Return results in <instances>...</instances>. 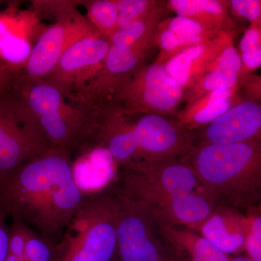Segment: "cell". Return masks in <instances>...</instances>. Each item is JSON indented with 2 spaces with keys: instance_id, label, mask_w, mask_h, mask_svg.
<instances>
[{
  "instance_id": "obj_1",
  "label": "cell",
  "mask_w": 261,
  "mask_h": 261,
  "mask_svg": "<svg viewBox=\"0 0 261 261\" xmlns=\"http://www.w3.org/2000/svg\"><path fill=\"white\" fill-rule=\"evenodd\" d=\"M75 181L71 154L53 148L0 176V211L59 238L87 200Z\"/></svg>"
},
{
  "instance_id": "obj_2",
  "label": "cell",
  "mask_w": 261,
  "mask_h": 261,
  "mask_svg": "<svg viewBox=\"0 0 261 261\" xmlns=\"http://www.w3.org/2000/svg\"><path fill=\"white\" fill-rule=\"evenodd\" d=\"M185 159L218 201L234 208H247L260 202V140L202 144Z\"/></svg>"
},
{
  "instance_id": "obj_3",
  "label": "cell",
  "mask_w": 261,
  "mask_h": 261,
  "mask_svg": "<svg viewBox=\"0 0 261 261\" xmlns=\"http://www.w3.org/2000/svg\"><path fill=\"white\" fill-rule=\"evenodd\" d=\"M116 194L87 202L67 226L57 261H111L116 253Z\"/></svg>"
},
{
  "instance_id": "obj_4",
  "label": "cell",
  "mask_w": 261,
  "mask_h": 261,
  "mask_svg": "<svg viewBox=\"0 0 261 261\" xmlns=\"http://www.w3.org/2000/svg\"><path fill=\"white\" fill-rule=\"evenodd\" d=\"M184 87L166 71L165 65L154 63L141 65L117 83L106 102L125 116L137 113L166 116L178 107Z\"/></svg>"
},
{
  "instance_id": "obj_5",
  "label": "cell",
  "mask_w": 261,
  "mask_h": 261,
  "mask_svg": "<svg viewBox=\"0 0 261 261\" xmlns=\"http://www.w3.org/2000/svg\"><path fill=\"white\" fill-rule=\"evenodd\" d=\"M121 184L118 192L143 206L159 224L200 228L219 202L210 194H176L159 190L130 169L122 173Z\"/></svg>"
},
{
  "instance_id": "obj_6",
  "label": "cell",
  "mask_w": 261,
  "mask_h": 261,
  "mask_svg": "<svg viewBox=\"0 0 261 261\" xmlns=\"http://www.w3.org/2000/svg\"><path fill=\"white\" fill-rule=\"evenodd\" d=\"M53 147L36 117L12 90L0 95V176Z\"/></svg>"
},
{
  "instance_id": "obj_7",
  "label": "cell",
  "mask_w": 261,
  "mask_h": 261,
  "mask_svg": "<svg viewBox=\"0 0 261 261\" xmlns=\"http://www.w3.org/2000/svg\"><path fill=\"white\" fill-rule=\"evenodd\" d=\"M116 196V253L120 260L160 261L161 231L155 220L138 202L118 192Z\"/></svg>"
},
{
  "instance_id": "obj_8",
  "label": "cell",
  "mask_w": 261,
  "mask_h": 261,
  "mask_svg": "<svg viewBox=\"0 0 261 261\" xmlns=\"http://www.w3.org/2000/svg\"><path fill=\"white\" fill-rule=\"evenodd\" d=\"M110 45L108 38L99 33L80 39L67 49L43 80L72 102L102 68Z\"/></svg>"
},
{
  "instance_id": "obj_9",
  "label": "cell",
  "mask_w": 261,
  "mask_h": 261,
  "mask_svg": "<svg viewBox=\"0 0 261 261\" xmlns=\"http://www.w3.org/2000/svg\"><path fill=\"white\" fill-rule=\"evenodd\" d=\"M97 33L79 10L58 20L44 29L37 38L21 74L30 79L45 78L67 49Z\"/></svg>"
},
{
  "instance_id": "obj_10",
  "label": "cell",
  "mask_w": 261,
  "mask_h": 261,
  "mask_svg": "<svg viewBox=\"0 0 261 261\" xmlns=\"http://www.w3.org/2000/svg\"><path fill=\"white\" fill-rule=\"evenodd\" d=\"M134 132L139 161L185 159L194 148L186 127L161 115L144 114L134 125Z\"/></svg>"
},
{
  "instance_id": "obj_11",
  "label": "cell",
  "mask_w": 261,
  "mask_h": 261,
  "mask_svg": "<svg viewBox=\"0 0 261 261\" xmlns=\"http://www.w3.org/2000/svg\"><path fill=\"white\" fill-rule=\"evenodd\" d=\"M94 142L107 150L113 159L123 167L135 162L139 158V147L134 125L126 116L112 105L106 102L95 110Z\"/></svg>"
},
{
  "instance_id": "obj_12",
  "label": "cell",
  "mask_w": 261,
  "mask_h": 261,
  "mask_svg": "<svg viewBox=\"0 0 261 261\" xmlns=\"http://www.w3.org/2000/svg\"><path fill=\"white\" fill-rule=\"evenodd\" d=\"M261 108L254 101L231 106L206 125L203 144L243 143L260 140Z\"/></svg>"
},
{
  "instance_id": "obj_13",
  "label": "cell",
  "mask_w": 261,
  "mask_h": 261,
  "mask_svg": "<svg viewBox=\"0 0 261 261\" xmlns=\"http://www.w3.org/2000/svg\"><path fill=\"white\" fill-rule=\"evenodd\" d=\"M250 217L231 206H217L201 226L202 236L225 254H233L245 247Z\"/></svg>"
},
{
  "instance_id": "obj_14",
  "label": "cell",
  "mask_w": 261,
  "mask_h": 261,
  "mask_svg": "<svg viewBox=\"0 0 261 261\" xmlns=\"http://www.w3.org/2000/svg\"><path fill=\"white\" fill-rule=\"evenodd\" d=\"M36 19L34 12L23 13L14 8L0 13V61L15 73H21L33 47L23 25Z\"/></svg>"
},
{
  "instance_id": "obj_15",
  "label": "cell",
  "mask_w": 261,
  "mask_h": 261,
  "mask_svg": "<svg viewBox=\"0 0 261 261\" xmlns=\"http://www.w3.org/2000/svg\"><path fill=\"white\" fill-rule=\"evenodd\" d=\"M226 5L216 0H171L168 3L176 14L195 20L211 33L232 28Z\"/></svg>"
},
{
  "instance_id": "obj_16",
  "label": "cell",
  "mask_w": 261,
  "mask_h": 261,
  "mask_svg": "<svg viewBox=\"0 0 261 261\" xmlns=\"http://www.w3.org/2000/svg\"><path fill=\"white\" fill-rule=\"evenodd\" d=\"M214 68L199 79L196 87L198 97L220 89H233L241 72L242 61L232 45H226L212 63Z\"/></svg>"
},
{
  "instance_id": "obj_17",
  "label": "cell",
  "mask_w": 261,
  "mask_h": 261,
  "mask_svg": "<svg viewBox=\"0 0 261 261\" xmlns=\"http://www.w3.org/2000/svg\"><path fill=\"white\" fill-rule=\"evenodd\" d=\"M233 89H220L200 98L186 112L181 113L180 123L186 125H207L233 106Z\"/></svg>"
},
{
  "instance_id": "obj_18",
  "label": "cell",
  "mask_w": 261,
  "mask_h": 261,
  "mask_svg": "<svg viewBox=\"0 0 261 261\" xmlns=\"http://www.w3.org/2000/svg\"><path fill=\"white\" fill-rule=\"evenodd\" d=\"M163 238L171 243L185 247L190 252L193 261H228L227 255L214 246L203 236L178 229L176 226L159 224Z\"/></svg>"
},
{
  "instance_id": "obj_19",
  "label": "cell",
  "mask_w": 261,
  "mask_h": 261,
  "mask_svg": "<svg viewBox=\"0 0 261 261\" xmlns=\"http://www.w3.org/2000/svg\"><path fill=\"white\" fill-rule=\"evenodd\" d=\"M163 8L155 7L126 27L117 29L108 38L110 44L132 46L142 41L154 39L156 28L163 16Z\"/></svg>"
},
{
  "instance_id": "obj_20",
  "label": "cell",
  "mask_w": 261,
  "mask_h": 261,
  "mask_svg": "<svg viewBox=\"0 0 261 261\" xmlns=\"http://www.w3.org/2000/svg\"><path fill=\"white\" fill-rule=\"evenodd\" d=\"M87 10V20L98 33L109 38L117 30L118 8L114 0L80 1Z\"/></svg>"
},
{
  "instance_id": "obj_21",
  "label": "cell",
  "mask_w": 261,
  "mask_h": 261,
  "mask_svg": "<svg viewBox=\"0 0 261 261\" xmlns=\"http://www.w3.org/2000/svg\"><path fill=\"white\" fill-rule=\"evenodd\" d=\"M207 44L206 43L192 46L180 51L177 54L171 57L169 61L165 65L166 71L182 87L188 85L190 82V74L194 63L199 57L203 54Z\"/></svg>"
},
{
  "instance_id": "obj_22",
  "label": "cell",
  "mask_w": 261,
  "mask_h": 261,
  "mask_svg": "<svg viewBox=\"0 0 261 261\" xmlns=\"http://www.w3.org/2000/svg\"><path fill=\"white\" fill-rule=\"evenodd\" d=\"M166 28L181 38L186 47L203 44L212 34L195 20L180 15L171 19Z\"/></svg>"
},
{
  "instance_id": "obj_23",
  "label": "cell",
  "mask_w": 261,
  "mask_h": 261,
  "mask_svg": "<svg viewBox=\"0 0 261 261\" xmlns=\"http://www.w3.org/2000/svg\"><path fill=\"white\" fill-rule=\"evenodd\" d=\"M59 255V244L29 228L24 261H57Z\"/></svg>"
},
{
  "instance_id": "obj_24",
  "label": "cell",
  "mask_w": 261,
  "mask_h": 261,
  "mask_svg": "<svg viewBox=\"0 0 261 261\" xmlns=\"http://www.w3.org/2000/svg\"><path fill=\"white\" fill-rule=\"evenodd\" d=\"M117 29L126 27L155 8L156 2L148 0H118Z\"/></svg>"
},
{
  "instance_id": "obj_25",
  "label": "cell",
  "mask_w": 261,
  "mask_h": 261,
  "mask_svg": "<svg viewBox=\"0 0 261 261\" xmlns=\"http://www.w3.org/2000/svg\"><path fill=\"white\" fill-rule=\"evenodd\" d=\"M32 4L33 12L38 19L48 17L54 18L57 22L77 11V5H80V1H32Z\"/></svg>"
},
{
  "instance_id": "obj_26",
  "label": "cell",
  "mask_w": 261,
  "mask_h": 261,
  "mask_svg": "<svg viewBox=\"0 0 261 261\" xmlns=\"http://www.w3.org/2000/svg\"><path fill=\"white\" fill-rule=\"evenodd\" d=\"M250 226L245 239V248L250 258L261 261V217L260 214H250Z\"/></svg>"
},
{
  "instance_id": "obj_27",
  "label": "cell",
  "mask_w": 261,
  "mask_h": 261,
  "mask_svg": "<svg viewBox=\"0 0 261 261\" xmlns=\"http://www.w3.org/2000/svg\"><path fill=\"white\" fill-rule=\"evenodd\" d=\"M29 228L28 226L23 223L14 221L9 229V253L23 260Z\"/></svg>"
},
{
  "instance_id": "obj_28",
  "label": "cell",
  "mask_w": 261,
  "mask_h": 261,
  "mask_svg": "<svg viewBox=\"0 0 261 261\" xmlns=\"http://www.w3.org/2000/svg\"><path fill=\"white\" fill-rule=\"evenodd\" d=\"M235 13L251 21L253 25L258 27L261 15L260 0H233L230 2Z\"/></svg>"
},
{
  "instance_id": "obj_29",
  "label": "cell",
  "mask_w": 261,
  "mask_h": 261,
  "mask_svg": "<svg viewBox=\"0 0 261 261\" xmlns=\"http://www.w3.org/2000/svg\"><path fill=\"white\" fill-rule=\"evenodd\" d=\"M240 47L242 53L261 49L260 27L253 25L247 29L240 41Z\"/></svg>"
},
{
  "instance_id": "obj_30",
  "label": "cell",
  "mask_w": 261,
  "mask_h": 261,
  "mask_svg": "<svg viewBox=\"0 0 261 261\" xmlns=\"http://www.w3.org/2000/svg\"><path fill=\"white\" fill-rule=\"evenodd\" d=\"M159 40L161 49L170 54H176L177 49H180L179 51L185 49L178 36L167 28L163 29L162 32L160 33Z\"/></svg>"
},
{
  "instance_id": "obj_31",
  "label": "cell",
  "mask_w": 261,
  "mask_h": 261,
  "mask_svg": "<svg viewBox=\"0 0 261 261\" xmlns=\"http://www.w3.org/2000/svg\"><path fill=\"white\" fill-rule=\"evenodd\" d=\"M20 73L10 69L3 61H0V95L11 92L17 79Z\"/></svg>"
},
{
  "instance_id": "obj_32",
  "label": "cell",
  "mask_w": 261,
  "mask_h": 261,
  "mask_svg": "<svg viewBox=\"0 0 261 261\" xmlns=\"http://www.w3.org/2000/svg\"><path fill=\"white\" fill-rule=\"evenodd\" d=\"M5 216L0 214V261H5L9 253V229L5 225Z\"/></svg>"
},
{
  "instance_id": "obj_33",
  "label": "cell",
  "mask_w": 261,
  "mask_h": 261,
  "mask_svg": "<svg viewBox=\"0 0 261 261\" xmlns=\"http://www.w3.org/2000/svg\"><path fill=\"white\" fill-rule=\"evenodd\" d=\"M242 64L250 70L256 69L261 65V49L242 53Z\"/></svg>"
},
{
  "instance_id": "obj_34",
  "label": "cell",
  "mask_w": 261,
  "mask_h": 261,
  "mask_svg": "<svg viewBox=\"0 0 261 261\" xmlns=\"http://www.w3.org/2000/svg\"><path fill=\"white\" fill-rule=\"evenodd\" d=\"M5 261H24L22 260L20 257L15 256V255H13L11 253H8V256L5 258Z\"/></svg>"
},
{
  "instance_id": "obj_35",
  "label": "cell",
  "mask_w": 261,
  "mask_h": 261,
  "mask_svg": "<svg viewBox=\"0 0 261 261\" xmlns=\"http://www.w3.org/2000/svg\"><path fill=\"white\" fill-rule=\"evenodd\" d=\"M232 261H253L250 258V257H239L235 258Z\"/></svg>"
},
{
  "instance_id": "obj_36",
  "label": "cell",
  "mask_w": 261,
  "mask_h": 261,
  "mask_svg": "<svg viewBox=\"0 0 261 261\" xmlns=\"http://www.w3.org/2000/svg\"><path fill=\"white\" fill-rule=\"evenodd\" d=\"M2 214V212H1V211H0V214Z\"/></svg>"
},
{
  "instance_id": "obj_37",
  "label": "cell",
  "mask_w": 261,
  "mask_h": 261,
  "mask_svg": "<svg viewBox=\"0 0 261 261\" xmlns=\"http://www.w3.org/2000/svg\"><path fill=\"white\" fill-rule=\"evenodd\" d=\"M0 3H1V1H0Z\"/></svg>"
}]
</instances>
